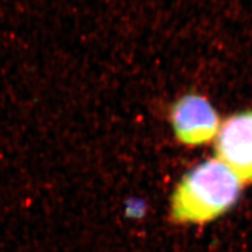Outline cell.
Wrapping results in <instances>:
<instances>
[{"label":"cell","mask_w":252,"mask_h":252,"mask_svg":"<svg viewBox=\"0 0 252 252\" xmlns=\"http://www.w3.org/2000/svg\"><path fill=\"white\" fill-rule=\"evenodd\" d=\"M170 122L177 139L189 146L209 143L216 139L220 126L214 106L198 94H186L176 102Z\"/></svg>","instance_id":"obj_3"},{"label":"cell","mask_w":252,"mask_h":252,"mask_svg":"<svg viewBox=\"0 0 252 252\" xmlns=\"http://www.w3.org/2000/svg\"><path fill=\"white\" fill-rule=\"evenodd\" d=\"M215 152L217 159L243 184L252 183V109L235 114L220 124Z\"/></svg>","instance_id":"obj_2"},{"label":"cell","mask_w":252,"mask_h":252,"mask_svg":"<svg viewBox=\"0 0 252 252\" xmlns=\"http://www.w3.org/2000/svg\"><path fill=\"white\" fill-rule=\"evenodd\" d=\"M243 183L218 159L192 168L177 186L171 217L178 223L204 224L229 210L239 200Z\"/></svg>","instance_id":"obj_1"}]
</instances>
